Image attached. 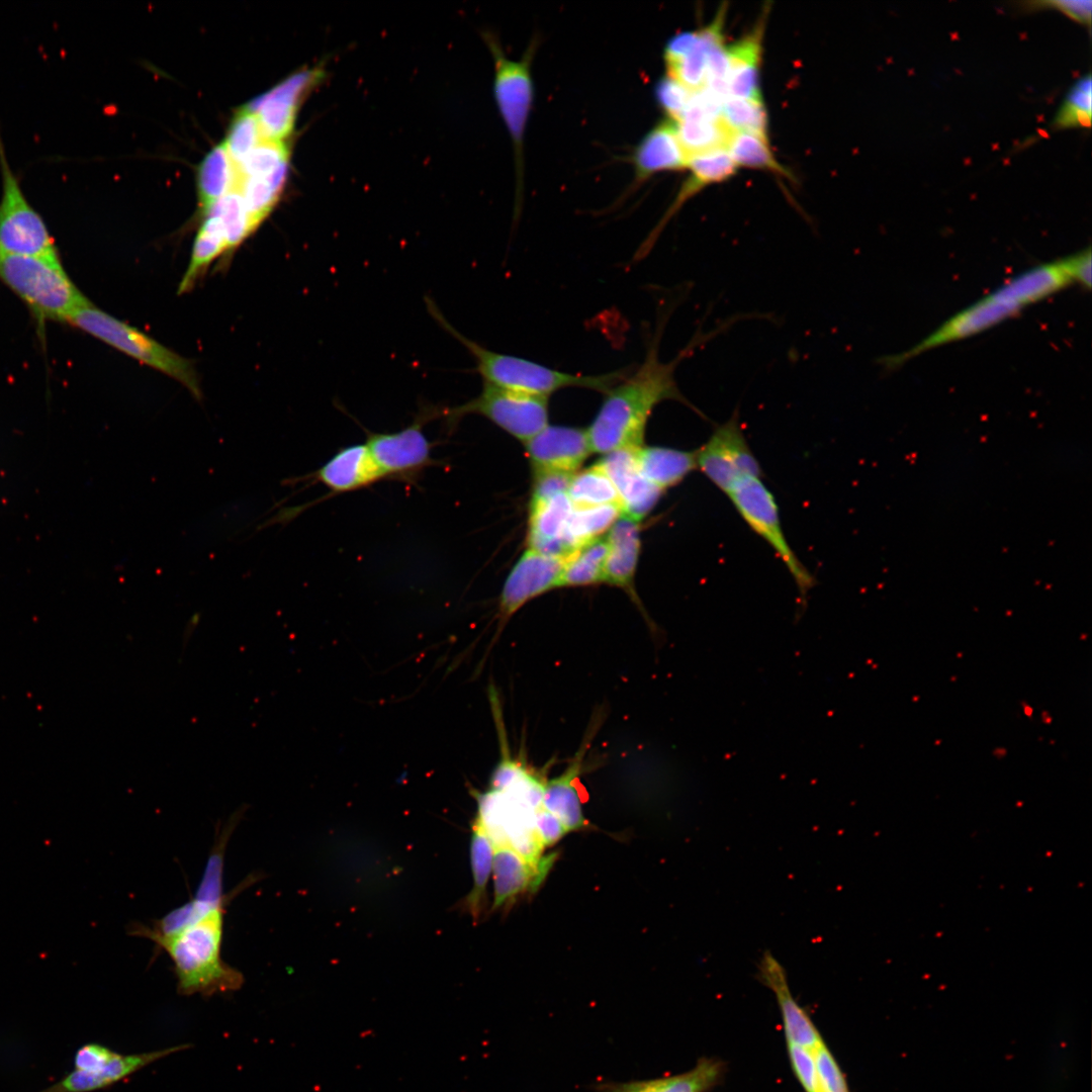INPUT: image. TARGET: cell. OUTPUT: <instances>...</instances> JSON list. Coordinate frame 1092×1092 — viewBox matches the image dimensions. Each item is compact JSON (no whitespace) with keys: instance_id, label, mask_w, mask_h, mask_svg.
Instances as JSON below:
<instances>
[{"instance_id":"cell-23","label":"cell","mask_w":1092,"mask_h":1092,"mask_svg":"<svg viewBox=\"0 0 1092 1092\" xmlns=\"http://www.w3.org/2000/svg\"><path fill=\"white\" fill-rule=\"evenodd\" d=\"M188 1048H190L188 1043H183L141 1054H118L99 1072L91 1073L75 1069L57 1083L38 1092H93L115 1084L150 1064Z\"/></svg>"},{"instance_id":"cell-41","label":"cell","mask_w":1092,"mask_h":1092,"mask_svg":"<svg viewBox=\"0 0 1092 1092\" xmlns=\"http://www.w3.org/2000/svg\"><path fill=\"white\" fill-rule=\"evenodd\" d=\"M1091 115L1092 80L1088 73L1070 88L1052 120V126L1055 129L1088 128Z\"/></svg>"},{"instance_id":"cell-2","label":"cell","mask_w":1092,"mask_h":1092,"mask_svg":"<svg viewBox=\"0 0 1092 1092\" xmlns=\"http://www.w3.org/2000/svg\"><path fill=\"white\" fill-rule=\"evenodd\" d=\"M426 304L430 314L443 330L470 353L475 361V370L483 382L497 387L545 397L571 387L606 393L632 370L625 367L602 374H572L519 356L498 353L461 334L446 320L431 298H426Z\"/></svg>"},{"instance_id":"cell-5","label":"cell","mask_w":1092,"mask_h":1092,"mask_svg":"<svg viewBox=\"0 0 1092 1092\" xmlns=\"http://www.w3.org/2000/svg\"><path fill=\"white\" fill-rule=\"evenodd\" d=\"M68 323L143 364L174 378L183 384L195 399H202L200 383L193 363L147 334L95 307L92 303L77 310Z\"/></svg>"},{"instance_id":"cell-11","label":"cell","mask_w":1092,"mask_h":1092,"mask_svg":"<svg viewBox=\"0 0 1092 1092\" xmlns=\"http://www.w3.org/2000/svg\"><path fill=\"white\" fill-rule=\"evenodd\" d=\"M696 459L697 468L726 494L744 479L761 478V467L747 443L738 412L713 431L696 451Z\"/></svg>"},{"instance_id":"cell-30","label":"cell","mask_w":1092,"mask_h":1092,"mask_svg":"<svg viewBox=\"0 0 1092 1092\" xmlns=\"http://www.w3.org/2000/svg\"><path fill=\"white\" fill-rule=\"evenodd\" d=\"M493 843L484 820L475 815L471 826L470 862L473 886L462 900L461 909L467 912L472 921L478 923L486 907V887L492 870Z\"/></svg>"},{"instance_id":"cell-31","label":"cell","mask_w":1092,"mask_h":1092,"mask_svg":"<svg viewBox=\"0 0 1092 1092\" xmlns=\"http://www.w3.org/2000/svg\"><path fill=\"white\" fill-rule=\"evenodd\" d=\"M637 464L642 476L664 491L697 469L696 451L641 446L637 449Z\"/></svg>"},{"instance_id":"cell-6","label":"cell","mask_w":1092,"mask_h":1092,"mask_svg":"<svg viewBox=\"0 0 1092 1092\" xmlns=\"http://www.w3.org/2000/svg\"><path fill=\"white\" fill-rule=\"evenodd\" d=\"M484 40L494 61V98L511 135L516 163V216L519 214L524 189V134L534 100L531 65L537 39L529 43L520 60L509 59L493 35L484 33Z\"/></svg>"},{"instance_id":"cell-1","label":"cell","mask_w":1092,"mask_h":1092,"mask_svg":"<svg viewBox=\"0 0 1092 1092\" xmlns=\"http://www.w3.org/2000/svg\"><path fill=\"white\" fill-rule=\"evenodd\" d=\"M702 340L696 338L673 360L662 362L658 355L659 340L654 337L640 366L605 393L602 405L586 430L593 452L608 454L641 447L649 417L664 400L680 401L705 418L681 394L674 378L679 362Z\"/></svg>"},{"instance_id":"cell-15","label":"cell","mask_w":1092,"mask_h":1092,"mask_svg":"<svg viewBox=\"0 0 1092 1092\" xmlns=\"http://www.w3.org/2000/svg\"><path fill=\"white\" fill-rule=\"evenodd\" d=\"M565 559L528 548L511 569L502 588L498 603V630L526 603L557 588Z\"/></svg>"},{"instance_id":"cell-19","label":"cell","mask_w":1092,"mask_h":1092,"mask_svg":"<svg viewBox=\"0 0 1092 1092\" xmlns=\"http://www.w3.org/2000/svg\"><path fill=\"white\" fill-rule=\"evenodd\" d=\"M757 976L777 998L787 1043L810 1051L823 1043L818 1029L793 997L785 968L769 951L761 956L757 964Z\"/></svg>"},{"instance_id":"cell-51","label":"cell","mask_w":1092,"mask_h":1092,"mask_svg":"<svg viewBox=\"0 0 1092 1092\" xmlns=\"http://www.w3.org/2000/svg\"><path fill=\"white\" fill-rule=\"evenodd\" d=\"M117 1055L118 1053L105 1045L99 1043H86L77 1051L74 1058V1066L76 1070L80 1071L91 1073L99 1072Z\"/></svg>"},{"instance_id":"cell-42","label":"cell","mask_w":1092,"mask_h":1092,"mask_svg":"<svg viewBox=\"0 0 1092 1092\" xmlns=\"http://www.w3.org/2000/svg\"><path fill=\"white\" fill-rule=\"evenodd\" d=\"M213 214L220 221L230 251L240 246L256 229L241 194L232 190L219 198L204 214Z\"/></svg>"},{"instance_id":"cell-4","label":"cell","mask_w":1092,"mask_h":1092,"mask_svg":"<svg viewBox=\"0 0 1092 1092\" xmlns=\"http://www.w3.org/2000/svg\"><path fill=\"white\" fill-rule=\"evenodd\" d=\"M0 280L29 308L39 327L68 323L91 302L65 272L59 257L0 254Z\"/></svg>"},{"instance_id":"cell-27","label":"cell","mask_w":1092,"mask_h":1092,"mask_svg":"<svg viewBox=\"0 0 1092 1092\" xmlns=\"http://www.w3.org/2000/svg\"><path fill=\"white\" fill-rule=\"evenodd\" d=\"M720 1061L704 1058L692 1070L672 1076L629 1082H606L597 1092H708L720 1080Z\"/></svg>"},{"instance_id":"cell-17","label":"cell","mask_w":1092,"mask_h":1092,"mask_svg":"<svg viewBox=\"0 0 1092 1092\" xmlns=\"http://www.w3.org/2000/svg\"><path fill=\"white\" fill-rule=\"evenodd\" d=\"M493 890L491 911L509 905L527 890H537L550 870L554 855L543 857L538 864L525 858L506 836L492 837Z\"/></svg>"},{"instance_id":"cell-55","label":"cell","mask_w":1092,"mask_h":1092,"mask_svg":"<svg viewBox=\"0 0 1092 1092\" xmlns=\"http://www.w3.org/2000/svg\"><path fill=\"white\" fill-rule=\"evenodd\" d=\"M197 624H198V616L194 615L186 625L184 635H183L184 644L187 643V641L190 639V637L193 634V631L195 630Z\"/></svg>"},{"instance_id":"cell-54","label":"cell","mask_w":1092,"mask_h":1092,"mask_svg":"<svg viewBox=\"0 0 1092 1092\" xmlns=\"http://www.w3.org/2000/svg\"><path fill=\"white\" fill-rule=\"evenodd\" d=\"M698 37V30L684 31L672 36L666 43L663 59L666 69L675 65L693 48Z\"/></svg>"},{"instance_id":"cell-44","label":"cell","mask_w":1092,"mask_h":1092,"mask_svg":"<svg viewBox=\"0 0 1092 1092\" xmlns=\"http://www.w3.org/2000/svg\"><path fill=\"white\" fill-rule=\"evenodd\" d=\"M290 150L285 141L262 140L239 164L240 176H264L289 167Z\"/></svg>"},{"instance_id":"cell-24","label":"cell","mask_w":1092,"mask_h":1092,"mask_svg":"<svg viewBox=\"0 0 1092 1092\" xmlns=\"http://www.w3.org/2000/svg\"><path fill=\"white\" fill-rule=\"evenodd\" d=\"M1061 259L1026 269L990 293L997 299L1023 309L1072 284Z\"/></svg>"},{"instance_id":"cell-50","label":"cell","mask_w":1092,"mask_h":1092,"mask_svg":"<svg viewBox=\"0 0 1092 1092\" xmlns=\"http://www.w3.org/2000/svg\"><path fill=\"white\" fill-rule=\"evenodd\" d=\"M572 474L552 471L534 472L530 505L542 503L558 494L566 493Z\"/></svg>"},{"instance_id":"cell-29","label":"cell","mask_w":1092,"mask_h":1092,"mask_svg":"<svg viewBox=\"0 0 1092 1092\" xmlns=\"http://www.w3.org/2000/svg\"><path fill=\"white\" fill-rule=\"evenodd\" d=\"M584 754L585 745L576 753L563 774L546 781L542 794V807L562 823L566 832L586 826L581 800L575 785L581 771Z\"/></svg>"},{"instance_id":"cell-9","label":"cell","mask_w":1092,"mask_h":1092,"mask_svg":"<svg viewBox=\"0 0 1092 1092\" xmlns=\"http://www.w3.org/2000/svg\"><path fill=\"white\" fill-rule=\"evenodd\" d=\"M242 809L237 810L229 818L228 824H225L219 835H217L194 898L161 919L156 920L152 927L142 923H132L129 926L131 935L146 937L150 940L156 937L168 936L217 909L225 908L228 901L234 898L238 890L243 888L247 882H244L238 890L233 891L230 895L222 892L225 848L232 832L242 817Z\"/></svg>"},{"instance_id":"cell-52","label":"cell","mask_w":1092,"mask_h":1092,"mask_svg":"<svg viewBox=\"0 0 1092 1092\" xmlns=\"http://www.w3.org/2000/svg\"><path fill=\"white\" fill-rule=\"evenodd\" d=\"M534 828L544 848L555 844L567 833L562 823L542 805L536 810Z\"/></svg>"},{"instance_id":"cell-12","label":"cell","mask_w":1092,"mask_h":1092,"mask_svg":"<svg viewBox=\"0 0 1092 1092\" xmlns=\"http://www.w3.org/2000/svg\"><path fill=\"white\" fill-rule=\"evenodd\" d=\"M438 417L441 410L430 406L397 432L369 434L365 444L384 478L413 479L426 467L437 465L423 427Z\"/></svg>"},{"instance_id":"cell-25","label":"cell","mask_w":1092,"mask_h":1092,"mask_svg":"<svg viewBox=\"0 0 1092 1092\" xmlns=\"http://www.w3.org/2000/svg\"><path fill=\"white\" fill-rule=\"evenodd\" d=\"M573 508L566 493L529 505L528 548L562 559L568 557L564 534Z\"/></svg>"},{"instance_id":"cell-48","label":"cell","mask_w":1092,"mask_h":1092,"mask_svg":"<svg viewBox=\"0 0 1092 1092\" xmlns=\"http://www.w3.org/2000/svg\"><path fill=\"white\" fill-rule=\"evenodd\" d=\"M793 1071L806 1092H821L813 1052L788 1043Z\"/></svg>"},{"instance_id":"cell-49","label":"cell","mask_w":1092,"mask_h":1092,"mask_svg":"<svg viewBox=\"0 0 1092 1092\" xmlns=\"http://www.w3.org/2000/svg\"><path fill=\"white\" fill-rule=\"evenodd\" d=\"M1028 10L1052 9L1061 12L1079 24L1090 27L1092 15L1091 0H1045L1024 2Z\"/></svg>"},{"instance_id":"cell-46","label":"cell","mask_w":1092,"mask_h":1092,"mask_svg":"<svg viewBox=\"0 0 1092 1092\" xmlns=\"http://www.w3.org/2000/svg\"><path fill=\"white\" fill-rule=\"evenodd\" d=\"M654 93L658 105L667 117L676 121L685 112L693 92L666 74L655 84Z\"/></svg>"},{"instance_id":"cell-36","label":"cell","mask_w":1092,"mask_h":1092,"mask_svg":"<svg viewBox=\"0 0 1092 1092\" xmlns=\"http://www.w3.org/2000/svg\"><path fill=\"white\" fill-rule=\"evenodd\" d=\"M608 555L606 537H600L565 558L557 587L585 586L605 582Z\"/></svg>"},{"instance_id":"cell-10","label":"cell","mask_w":1092,"mask_h":1092,"mask_svg":"<svg viewBox=\"0 0 1092 1092\" xmlns=\"http://www.w3.org/2000/svg\"><path fill=\"white\" fill-rule=\"evenodd\" d=\"M0 254L59 257L42 217L24 196L0 144Z\"/></svg>"},{"instance_id":"cell-40","label":"cell","mask_w":1092,"mask_h":1092,"mask_svg":"<svg viewBox=\"0 0 1092 1092\" xmlns=\"http://www.w3.org/2000/svg\"><path fill=\"white\" fill-rule=\"evenodd\" d=\"M726 150L736 166L767 170L778 175L791 177L769 150L766 139L744 131H733Z\"/></svg>"},{"instance_id":"cell-7","label":"cell","mask_w":1092,"mask_h":1092,"mask_svg":"<svg viewBox=\"0 0 1092 1092\" xmlns=\"http://www.w3.org/2000/svg\"><path fill=\"white\" fill-rule=\"evenodd\" d=\"M548 397L483 382L480 393L465 403L441 410L450 427L463 417L479 415L526 443L548 425Z\"/></svg>"},{"instance_id":"cell-34","label":"cell","mask_w":1092,"mask_h":1092,"mask_svg":"<svg viewBox=\"0 0 1092 1092\" xmlns=\"http://www.w3.org/2000/svg\"><path fill=\"white\" fill-rule=\"evenodd\" d=\"M196 237L186 272L178 288L179 293L188 292L196 280L219 256L230 251L226 236L218 218L213 214H204Z\"/></svg>"},{"instance_id":"cell-43","label":"cell","mask_w":1092,"mask_h":1092,"mask_svg":"<svg viewBox=\"0 0 1092 1092\" xmlns=\"http://www.w3.org/2000/svg\"><path fill=\"white\" fill-rule=\"evenodd\" d=\"M722 119L733 131H744L767 140V112L761 102L728 97L723 103Z\"/></svg>"},{"instance_id":"cell-22","label":"cell","mask_w":1092,"mask_h":1092,"mask_svg":"<svg viewBox=\"0 0 1092 1092\" xmlns=\"http://www.w3.org/2000/svg\"><path fill=\"white\" fill-rule=\"evenodd\" d=\"M767 9L753 29L726 48L728 58V97L761 102L759 73L762 36Z\"/></svg>"},{"instance_id":"cell-37","label":"cell","mask_w":1092,"mask_h":1092,"mask_svg":"<svg viewBox=\"0 0 1092 1092\" xmlns=\"http://www.w3.org/2000/svg\"><path fill=\"white\" fill-rule=\"evenodd\" d=\"M675 123L679 143L688 159L726 149L733 132L722 118L712 120L691 112H684Z\"/></svg>"},{"instance_id":"cell-32","label":"cell","mask_w":1092,"mask_h":1092,"mask_svg":"<svg viewBox=\"0 0 1092 1092\" xmlns=\"http://www.w3.org/2000/svg\"><path fill=\"white\" fill-rule=\"evenodd\" d=\"M726 7H721L713 21L698 30V37L690 52L675 65L666 69L667 75L676 79L692 92L706 84L707 58L712 44L723 40Z\"/></svg>"},{"instance_id":"cell-53","label":"cell","mask_w":1092,"mask_h":1092,"mask_svg":"<svg viewBox=\"0 0 1092 1092\" xmlns=\"http://www.w3.org/2000/svg\"><path fill=\"white\" fill-rule=\"evenodd\" d=\"M1091 260L1090 246L1065 258H1061L1063 266L1072 282H1076L1088 290L1091 287Z\"/></svg>"},{"instance_id":"cell-20","label":"cell","mask_w":1092,"mask_h":1092,"mask_svg":"<svg viewBox=\"0 0 1092 1092\" xmlns=\"http://www.w3.org/2000/svg\"><path fill=\"white\" fill-rule=\"evenodd\" d=\"M632 164L634 187L657 173L687 168L688 158L678 140L675 120L666 117L654 125L635 148Z\"/></svg>"},{"instance_id":"cell-16","label":"cell","mask_w":1092,"mask_h":1092,"mask_svg":"<svg viewBox=\"0 0 1092 1092\" xmlns=\"http://www.w3.org/2000/svg\"><path fill=\"white\" fill-rule=\"evenodd\" d=\"M524 444L534 472L572 474L593 452L586 431L567 426L547 425Z\"/></svg>"},{"instance_id":"cell-39","label":"cell","mask_w":1092,"mask_h":1092,"mask_svg":"<svg viewBox=\"0 0 1092 1092\" xmlns=\"http://www.w3.org/2000/svg\"><path fill=\"white\" fill-rule=\"evenodd\" d=\"M566 494L575 508L620 507L618 492L599 463L573 473Z\"/></svg>"},{"instance_id":"cell-26","label":"cell","mask_w":1092,"mask_h":1092,"mask_svg":"<svg viewBox=\"0 0 1092 1092\" xmlns=\"http://www.w3.org/2000/svg\"><path fill=\"white\" fill-rule=\"evenodd\" d=\"M606 539L605 582L623 588L638 601L634 577L641 546L639 522L621 515L610 528Z\"/></svg>"},{"instance_id":"cell-13","label":"cell","mask_w":1092,"mask_h":1092,"mask_svg":"<svg viewBox=\"0 0 1092 1092\" xmlns=\"http://www.w3.org/2000/svg\"><path fill=\"white\" fill-rule=\"evenodd\" d=\"M325 76L323 65L301 69L245 106L256 115L265 140L285 141L290 136L300 105Z\"/></svg>"},{"instance_id":"cell-35","label":"cell","mask_w":1092,"mask_h":1092,"mask_svg":"<svg viewBox=\"0 0 1092 1092\" xmlns=\"http://www.w3.org/2000/svg\"><path fill=\"white\" fill-rule=\"evenodd\" d=\"M288 170L289 167H285L264 176H240L238 174L235 190L241 194L255 229L267 218L277 204L287 179Z\"/></svg>"},{"instance_id":"cell-21","label":"cell","mask_w":1092,"mask_h":1092,"mask_svg":"<svg viewBox=\"0 0 1092 1092\" xmlns=\"http://www.w3.org/2000/svg\"><path fill=\"white\" fill-rule=\"evenodd\" d=\"M333 493H344L371 485L384 478L366 444H354L337 451L309 475Z\"/></svg>"},{"instance_id":"cell-8","label":"cell","mask_w":1092,"mask_h":1092,"mask_svg":"<svg viewBox=\"0 0 1092 1092\" xmlns=\"http://www.w3.org/2000/svg\"><path fill=\"white\" fill-rule=\"evenodd\" d=\"M727 495L744 522L774 549L783 561L796 583L800 606L804 609L807 595L815 585V579L786 539L772 493L760 477H750L737 483Z\"/></svg>"},{"instance_id":"cell-45","label":"cell","mask_w":1092,"mask_h":1092,"mask_svg":"<svg viewBox=\"0 0 1092 1092\" xmlns=\"http://www.w3.org/2000/svg\"><path fill=\"white\" fill-rule=\"evenodd\" d=\"M264 140L256 115L242 108L235 116L223 143L230 157L237 165Z\"/></svg>"},{"instance_id":"cell-18","label":"cell","mask_w":1092,"mask_h":1092,"mask_svg":"<svg viewBox=\"0 0 1092 1092\" xmlns=\"http://www.w3.org/2000/svg\"><path fill=\"white\" fill-rule=\"evenodd\" d=\"M637 449L625 448L610 452L598 463L618 492L622 515L640 522L653 510L663 490L640 473Z\"/></svg>"},{"instance_id":"cell-3","label":"cell","mask_w":1092,"mask_h":1092,"mask_svg":"<svg viewBox=\"0 0 1092 1092\" xmlns=\"http://www.w3.org/2000/svg\"><path fill=\"white\" fill-rule=\"evenodd\" d=\"M225 908L217 909L180 931L151 939L171 959L180 995L212 996L239 990L243 974L221 958Z\"/></svg>"},{"instance_id":"cell-14","label":"cell","mask_w":1092,"mask_h":1092,"mask_svg":"<svg viewBox=\"0 0 1092 1092\" xmlns=\"http://www.w3.org/2000/svg\"><path fill=\"white\" fill-rule=\"evenodd\" d=\"M1022 309L986 294L971 305L948 317L937 329L906 351L883 358L888 369L897 368L914 357L985 332L1017 315Z\"/></svg>"},{"instance_id":"cell-47","label":"cell","mask_w":1092,"mask_h":1092,"mask_svg":"<svg viewBox=\"0 0 1092 1092\" xmlns=\"http://www.w3.org/2000/svg\"><path fill=\"white\" fill-rule=\"evenodd\" d=\"M812 1052L821 1092H849L845 1078L825 1042Z\"/></svg>"},{"instance_id":"cell-28","label":"cell","mask_w":1092,"mask_h":1092,"mask_svg":"<svg viewBox=\"0 0 1092 1092\" xmlns=\"http://www.w3.org/2000/svg\"><path fill=\"white\" fill-rule=\"evenodd\" d=\"M690 170L688 179L681 185L672 203L658 220L657 225L664 229L680 207L704 187L723 182L736 172V164L726 149L710 151L688 159Z\"/></svg>"},{"instance_id":"cell-33","label":"cell","mask_w":1092,"mask_h":1092,"mask_svg":"<svg viewBox=\"0 0 1092 1092\" xmlns=\"http://www.w3.org/2000/svg\"><path fill=\"white\" fill-rule=\"evenodd\" d=\"M238 172L224 144L214 147L198 169L197 187L201 209L206 212L219 198L235 190Z\"/></svg>"},{"instance_id":"cell-38","label":"cell","mask_w":1092,"mask_h":1092,"mask_svg":"<svg viewBox=\"0 0 1092 1092\" xmlns=\"http://www.w3.org/2000/svg\"><path fill=\"white\" fill-rule=\"evenodd\" d=\"M621 515V509L617 505L594 508L574 507L564 534V542L570 554L609 531Z\"/></svg>"}]
</instances>
